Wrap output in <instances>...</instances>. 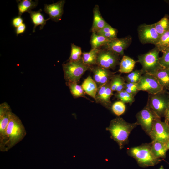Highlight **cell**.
<instances>
[{"mask_svg": "<svg viewBox=\"0 0 169 169\" xmlns=\"http://www.w3.org/2000/svg\"><path fill=\"white\" fill-rule=\"evenodd\" d=\"M138 125L136 122L129 123L119 117L112 120L106 130L110 133L111 138L117 142L120 149H121L127 144L130 133Z\"/></svg>", "mask_w": 169, "mask_h": 169, "instance_id": "6da1fadb", "label": "cell"}, {"mask_svg": "<svg viewBox=\"0 0 169 169\" xmlns=\"http://www.w3.org/2000/svg\"><path fill=\"white\" fill-rule=\"evenodd\" d=\"M27 133L19 117L12 113L7 127L3 152L7 151L20 142Z\"/></svg>", "mask_w": 169, "mask_h": 169, "instance_id": "7a4b0ae2", "label": "cell"}, {"mask_svg": "<svg viewBox=\"0 0 169 169\" xmlns=\"http://www.w3.org/2000/svg\"><path fill=\"white\" fill-rule=\"evenodd\" d=\"M127 152L128 155L136 160L140 167L142 168L154 166L162 161L154 155L151 150V142L130 148L127 150Z\"/></svg>", "mask_w": 169, "mask_h": 169, "instance_id": "3957f363", "label": "cell"}, {"mask_svg": "<svg viewBox=\"0 0 169 169\" xmlns=\"http://www.w3.org/2000/svg\"><path fill=\"white\" fill-rule=\"evenodd\" d=\"M64 78L66 82L78 83L90 67L84 64L82 58L74 61H69L62 64Z\"/></svg>", "mask_w": 169, "mask_h": 169, "instance_id": "277c9868", "label": "cell"}, {"mask_svg": "<svg viewBox=\"0 0 169 169\" xmlns=\"http://www.w3.org/2000/svg\"><path fill=\"white\" fill-rule=\"evenodd\" d=\"M147 103L158 117H164L169 104V91L164 89L155 94H149Z\"/></svg>", "mask_w": 169, "mask_h": 169, "instance_id": "5b68a950", "label": "cell"}, {"mask_svg": "<svg viewBox=\"0 0 169 169\" xmlns=\"http://www.w3.org/2000/svg\"><path fill=\"white\" fill-rule=\"evenodd\" d=\"M159 50L155 46L148 52L138 56L137 62L142 65L144 74L153 73L160 65L159 64Z\"/></svg>", "mask_w": 169, "mask_h": 169, "instance_id": "8992f818", "label": "cell"}, {"mask_svg": "<svg viewBox=\"0 0 169 169\" xmlns=\"http://www.w3.org/2000/svg\"><path fill=\"white\" fill-rule=\"evenodd\" d=\"M136 122L145 132L149 135L151 130L154 121L159 118L148 104L136 115Z\"/></svg>", "mask_w": 169, "mask_h": 169, "instance_id": "52a82bcc", "label": "cell"}, {"mask_svg": "<svg viewBox=\"0 0 169 169\" xmlns=\"http://www.w3.org/2000/svg\"><path fill=\"white\" fill-rule=\"evenodd\" d=\"M137 87L139 91L146 92L149 94H155L164 90L156 78L148 73L142 75L137 83Z\"/></svg>", "mask_w": 169, "mask_h": 169, "instance_id": "ba28073f", "label": "cell"}, {"mask_svg": "<svg viewBox=\"0 0 169 169\" xmlns=\"http://www.w3.org/2000/svg\"><path fill=\"white\" fill-rule=\"evenodd\" d=\"M120 56L110 50L100 49L97 55L96 65L109 69H114L120 63Z\"/></svg>", "mask_w": 169, "mask_h": 169, "instance_id": "9c48e42d", "label": "cell"}, {"mask_svg": "<svg viewBox=\"0 0 169 169\" xmlns=\"http://www.w3.org/2000/svg\"><path fill=\"white\" fill-rule=\"evenodd\" d=\"M9 105L6 102L0 105V151L3 152L7 126L12 113Z\"/></svg>", "mask_w": 169, "mask_h": 169, "instance_id": "30bf717a", "label": "cell"}, {"mask_svg": "<svg viewBox=\"0 0 169 169\" xmlns=\"http://www.w3.org/2000/svg\"><path fill=\"white\" fill-rule=\"evenodd\" d=\"M138 37L143 44H151L155 45L160 36L156 31L154 24H141L138 28Z\"/></svg>", "mask_w": 169, "mask_h": 169, "instance_id": "8fae6325", "label": "cell"}, {"mask_svg": "<svg viewBox=\"0 0 169 169\" xmlns=\"http://www.w3.org/2000/svg\"><path fill=\"white\" fill-rule=\"evenodd\" d=\"M149 136L152 141L166 143L169 140V126L164 122H162L161 118H157L154 122Z\"/></svg>", "mask_w": 169, "mask_h": 169, "instance_id": "7c38bea8", "label": "cell"}, {"mask_svg": "<svg viewBox=\"0 0 169 169\" xmlns=\"http://www.w3.org/2000/svg\"><path fill=\"white\" fill-rule=\"evenodd\" d=\"M132 41L131 36H127L112 40L104 46V49L110 50L118 54L123 56L124 50L130 44Z\"/></svg>", "mask_w": 169, "mask_h": 169, "instance_id": "4fadbf2b", "label": "cell"}, {"mask_svg": "<svg viewBox=\"0 0 169 169\" xmlns=\"http://www.w3.org/2000/svg\"><path fill=\"white\" fill-rule=\"evenodd\" d=\"M90 69L93 73L94 80L98 87L110 81L115 74L110 69L97 65L91 67Z\"/></svg>", "mask_w": 169, "mask_h": 169, "instance_id": "5bb4252c", "label": "cell"}, {"mask_svg": "<svg viewBox=\"0 0 169 169\" xmlns=\"http://www.w3.org/2000/svg\"><path fill=\"white\" fill-rule=\"evenodd\" d=\"M113 92L110 87V81L98 87L96 102L101 104L105 108L110 109L112 106L110 98L113 95Z\"/></svg>", "mask_w": 169, "mask_h": 169, "instance_id": "9a60e30c", "label": "cell"}, {"mask_svg": "<svg viewBox=\"0 0 169 169\" xmlns=\"http://www.w3.org/2000/svg\"><path fill=\"white\" fill-rule=\"evenodd\" d=\"M65 1L62 0L50 4H45L44 10L53 21L58 22L61 19L63 13Z\"/></svg>", "mask_w": 169, "mask_h": 169, "instance_id": "2e32d148", "label": "cell"}, {"mask_svg": "<svg viewBox=\"0 0 169 169\" xmlns=\"http://www.w3.org/2000/svg\"><path fill=\"white\" fill-rule=\"evenodd\" d=\"M150 74L156 78L164 89L169 91V69L160 65L153 73Z\"/></svg>", "mask_w": 169, "mask_h": 169, "instance_id": "e0dca14e", "label": "cell"}, {"mask_svg": "<svg viewBox=\"0 0 169 169\" xmlns=\"http://www.w3.org/2000/svg\"><path fill=\"white\" fill-rule=\"evenodd\" d=\"M93 20L91 28L92 33H96L102 29L107 23L102 16L99 6L96 5L93 10Z\"/></svg>", "mask_w": 169, "mask_h": 169, "instance_id": "ac0fdd59", "label": "cell"}, {"mask_svg": "<svg viewBox=\"0 0 169 169\" xmlns=\"http://www.w3.org/2000/svg\"><path fill=\"white\" fill-rule=\"evenodd\" d=\"M81 86L85 93L95 100L98 87L90 76L84 80Z\"/></svg>", "mask_w": 169, "mask_h": 169, "instance_id": "d6986e66", "label": "cell"}, {"mask_svg": "<svg viewBox=\"0 0 169 169\" xmlns=\"http://www.w3.org/2000/svg\"><path fill=\"white\" fill-rule=\"evenodd\" d=\"M153 153L158 158H165L168 151L166 143L157 141H152L151 142Z\"/></svg>", "mask_w": 169, "mask_h": 169, "instance_id": "ffe728a7", "label": "cell"}, {"mask_svg": "<svg viewBox=\"0 0 169 169\" xmlns=\"http://www.w3.org/2000/svg\"><path fill=\"white\" fill-rule=\"evenodd\" d=\"M42 9L35 11L32 10L28 12L30 14L31 21L34 24L33 32H34L36 27L38 25H40V30L42 29L44 26L46 24L47 21L49 20L50 18L45 19L44 16L41 13Z\"/></svg>", "mask_w": 169, "mask_h": 169, "instance_id": "44dd1931", "label": "cell"}, {"mask_svg": "<svg viewBox=\"0 0 169 169\" xmlns=\"http://www.w3.org/2000/svg\"><path fill=\"white\" fill-rule=\"evenodd\" d=\"M136 61L130 57L123 56L120 63L118 71L120 73H131L133 70Z\"/></svg>", "mask_w": 169, "mask_h": 169, "instance_id": "7402d4cb", "label": "cell"}, {"mask_svg": "<svg viewBox=\"0 0 169 169\" xmlns=\"http://www.w3.org/2000/svg\"><path fill=\"white\" fill-rule=\"evenodd\" d=\"M113 40L99 35L95 33H92L90 44L92 49H99L104 46Z\"/></svg>", "mask_w": 169, "mask_h": 169, "instance_id": "603a6c76", "label": "cell"}, {"mask_svg": "<svg viewBox=\"0 0 169 169\" xmlns=\"http://www.w3.org/2000/svg\"><path fill=\"white\" fill-rule=\"evenodd\" d=\"M100 49H91L88 52H83L82 56L83 62L90 67L96 65L97 55Z\"/></svg>", "mask_w": 169, "mask_h": 169, "instance_id": "cb8c5ba5", "label": "cell"}, {"mask_svg": "<svg viewBox=\"0 0 169 169\" xmlns=\"http://www.w3.org/2000/svg\"><path fill=\"white\" fill-rule=\"evenodd\" d=\"M18 16H21L25 12H28L37 5L38 1L31 0H17Z\"/></svg>", "mask_w": 169, "mask_h": 169, "instance_id": "d4e9b609", "label": "cell"}, {"mask_svg": "<svg viewBox=\"0 0 169 169\" xmlns=\"http://www.w3.org/2000/svg\"><path fill=\"white\" fill-rule=\"evenodd\" d=\"M117 29L113 28L108 23L96 33L111 40L117 38Z\"/></svg>", "mask_w": 169, "mask_h": 169, "instance_id": "484cf974", "label": "cell"}, {"mask_svg": "<svg viewBox=\"0 0 169 169\" xmlns=\"http://www.w3.org/2000/svg\"><path fill=\"white\" fill-rule=\"evenodd\" d=\"M66 84L69 87L73 96L76 98L82 97L89 99L85 96V93L81 86L77 83L66 82Z\"/></svg>", "mask_w": 169, "mask_h": 169, "instance_id": "4316f807", "label": "cell"}, {"mask_svg": "<svg viewBox=\"0 0 169 169\" xmlns=\"http://www.w3.org/2000/svg\"><path fill=\"white\" fill-rule=\"evenodd\" d=\"M154 24L155 29L160 37L169 29V16L165 15L160 20Z\"/></svg>", "mask_w": 169, "mask_h": 169, "instance_id": "83f0119b", "label": "cell"}, {"mask_svg": "<svg viewBox=\"0 0 169 169\" xmlns=\"http://www.w3.org/2000/svg\"><path fill=\"white\" fill-rule=\"evenodd\" d=\"M125 78L120 74H114L110 81L111 90L113 92L116 89H122L125 86Z\"/></svg>", "mask_w": 169, "mask_h": 169, "instance_id": "f1b7e54d", "label": "cell"}, {"mask_svg": "<svg viewBox=\"0 0 169 169\" xmlns=\"http://www.w3.org/2000/svg\"><path fill=\"white\" fill-rule=\"evenodd\" d=\"M155 46L162 53L169 49V29L160 36Z\"/></svg>", "mask_w": 169, "mask_h": 169, "instance_id": "f546056e", "label": "cell"}, {"mask_svg": "<svg viewBox=\"0 0 169 169\" xmlns=\"http://www.w3.org/2000/svg\"><path fill=\"white\" fill-rule=\"evenodd\" d=\"M135 96L128 93L124 90L120 92H116L115 94V96L120 99L124 103H129L131 105L134 101Z\"/></svg>", "mask_w": 169, "mask_h": 169, "instance_id": "4dcf8cb0", "label": "cell"}, {"mask_svg": "<svg viewBox=\"0 0 169 169\" xmlns=\"http://www.w3.org/2000/svg\"><path fill=\"white\" fill-rule=\"evenodd\" d=\"M82 54L81 47L72 44L70 55L69 61H74L79 60L82 58Z\"/></svg>", "mask_w": 169, "mask_h": 169, "instance_id": "1f68e13d", "label": "cell"}, {"mask_svg": "<svg viewBox=\"0 0 169 169\" xmlns=\"http://www.w3.org/2000/svg\"><path fill=\"white\" fill-rule=\"evenodd\" d=\"M143 74L141 69L136 70L130 73L125 79L126 82L137 83Z\"/></svg>", "mask_w": 169, "mask_h": 169, "instance_id": "d6a6232c", "label": "cell"}, {"mask_svg": "<svg viewBox=\"0 0 169 169\" xmlns=\"http://www.w3.org/2000/svg\"><path fill=\"white\" fill-rule=\"evenodd\" d=\"M113 112L117 116H119L124 113L126 109L125 103L121 101L114 103L111 106Z\"/></svg>", "mask_w": 169, "mask_h": 169, "instance_id": "836d02e7", "label": "cell"}, {"mask_svg": "<svg viewBox=\"0 0 169 169\" xmlns=\"http://www.w3.org/2000/svg\"><path fill=\"white\" fill-rule=\"evenodd\" d=\"M161 66L169 69V49L163 53L162 56L159 58Z\"/></svg>", "mask_w": 169, "mask_h": 169, "instance_id": "e575fe53", "label": "cell"}, {"mask_svg": "<svg viewBox=\"0 0 169 169\" xmlns=\"http://www.w3.org/2000/svg\"><path fill=\"white\" fill-rule=\"evenodd\" d=\"M23 20L21 16H18L12 19V24L14 27L16 28L23 23Z\"/></svg>", "mask_w": 169, "mask_h": 169, "instance_id": "d590c367", "label": "cell"}, {"mask_svg": "<svg viewBox=\"0 0 169 169\" xmlns=\"http://www.w3.org/2000/svg\"><path fill=\"white\" fill-rule=\"evenodd\" d=\"M26 29V25L23 23L21 25L16 28L15 31L17 36L18 35L23 33Z\"/></svg>", "mask_w": 169, "mask_h": 169, "instance_id": "8d00e7d4", "label": "cell"}, {"mask_svg": "<svg viewBox=\"0 0 169 169\" xmlns=\"http://www.w3.org/2000/svg\"><path fill=\"white\" fill-rule=\"evenodd\" d=\"M125 88H129L138 92L139 91L137 88V83L125 82Z\"/></svg>", "mask_w": 169, "mask_h": 169, "instance_id": "74e56055", "label": "cell"}, {"mask_svg": "<svg viewBox=\"0 0 169 169\" xmlns=\"http://www.w3.org/2000/svg\"><path fill=\"white\" fill-rule=\"evenodd\" d=\"M164 117L165 119L164 122L169 126V104Z\"/></svg>", "mask_w": 169, "mask_h": 169, "instance_id": "f35d334b", "label": "cell"}, {"mask_svg": "<svg viewBox=\"0 0 169 169\" xmlns=\"http://www.w3.org/2000/svg\"><path fill=\"white\" fill-rule=\"evenodd\" d=\"M166 148L167 150H169V140L166 143Z\"/></svg>", "mask_w": 169, "mask_h": 169, "instance_id": "ab89813d", "label": "cell"}, {"mask_svg": "<svg viewBox=\"0 0 169 169\" xmlns=\"http://www.w3.org/2000/svg\"><path fill=\"white\" fill-rule=\"evenodd\" d=\"M159 169H164L163 166H161Z\"/></svg>", "mask_w": 169, "mask_h": 169, "instance_id": "60d3db41", "label": "cell"}]
</instances>
